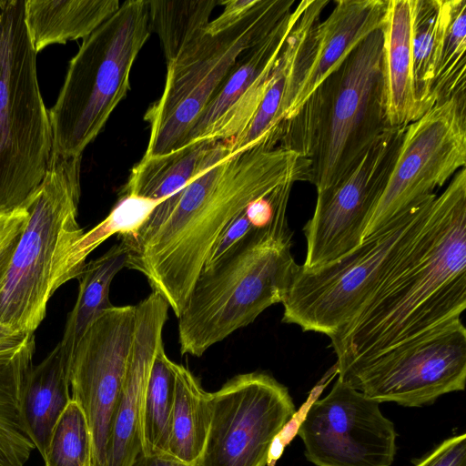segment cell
Returning <instances> with one entry per match:
<instances>
[{
  "mask_svg": "<svg viewBox=\"0 0 466 466\" xmlns=\"http://www.w3.org/2000/svg\"><path fill=\"white\" fill-rule=\"evenodd\" d=\"M287 214L250 232L198 277L177 317L182 355L211 346L281 303L299 266L291 254Z\"/></svg>",
  "mask_w": 466,
  "mask_h": 466,
  "instance_id": "obj_4",
  "label": "cell"
},
{
  "mask_svg": "<svg viewBox=\"0 0 466 466\" xmlns=\"http://www.w3.org/2000/svg\"><path fill=\"white\" fill-rule=\"evenodd\" d=\"M24 5L25 0H0V213L24 206L52 157L50 118Z\"/></svg>",
  "mask_w": 466,
  "mask_h": 466,
  "instance_id": "obj_7",
  "label": "cell"
},
{
  "mask_svg": "<svg viewBox=\"0 0 466 466\" xmlns=\"http://www.w3.org/2000/svg\"><path fill=\"white\" fill-rule=\"evenodd\" d=\"M81 157L51 158L24 206L27 219L0 259V323L34 334L53 296L56 267L84 233L77 222Z\"/></svg>",
  "mask_w": 466,
  "mask_h": 466,
  "instance_id": "obj_5",
  "label": "cell"
},
{
  "mask_svg": "<svg viewBox=\"0 0 466 466\" xmlns=\"http://www.w3.org/2000/svg\"><path fill=\"white\" fill-rule=\"evenodd\" d=\"M23 227L0 241V259L12 248Z\"/></svg>",
  "mask_w": 466,
  "mask_h": 466,
  "instance_id": "obj_38",
  "label": "cell"
},
{
  "mask_svg": "<svg viewBox=\"0 0 466 466\" xmlns=\"http://www.w3.org/2000/svg\"><path fill=\"white\" fill-rule=\"evenodd\" d=\"M175 397L168 455L198 465L212 420V392L185 366L174 362Z\"/></svg>",
  "mask_w": 466,
  "mask_h": 466,
  "instance_id": "obj_24",
  "label": "cell"
},
{
  "mask_svg": "<svg viewBox=\"0 0 466 466\" xmlns=\"http://www.w3.org/2000/svg\"><path fill=\"white\" fill-rule=\"evenodd\" d=\"M413 9L414 0H388L381 26V70L390 127H404L422 116L413 76Z\"/></svg>",
  "mask_w": 466,
  "mask_h": 466,
  "instance_id": "obj_18",
  "label": "cell"
},
{
  "mask_svg": "<svg viewBox=\"0 0 466 466\" xmlns=\"http://www.w3.org/2000/svg\"><path fill=\"white\" fill-rule=\"evenodd\" d=\"M136 314V305L105 310L84 333L71 357V400L81 407L87 421L90 466H106L112 418L134 340Z\"/></svg>",
  "mask_w": 466,
  "mask_h": 466,
  "instance_id": "obj_15",
  "label": "cell"
},
{
  "mask_svg": "<svg viewBox=\"0 0 466 466\" xmlns=\"http://www.w3.org/2000/svg\"><path fill=\"white\" fill-rule=\"evenodd\" d=\"M462 466H466V464H465V465H462Z\"/></svg>",
  "mask_w": 466,
  "mask_h": 466,
  "instance_id": "obj_39",
  "label": "cell"
},
{
  "mask_svg": "<svg viewBox=\"0 0 466 466\" xmlns=\"http://www.w3.org/2000/svg\"><path fill=\"white\" fill-rule=\"evenodd\" d=\"M136 329L122 389L113 414L106 466H131L142 452L141 419L145 390L163 342L169 306L151 292L136 305Z\"/></svg>",
  "mask_w": 466,
  "mask_h": 466,
  "instance_id": "obj_16",
  "label": "cell"
},
{
  "mask_svg": "<svg viewBox=\"0 0 466 466\" xmlns=\"http://www.w3.org/2000/svg\"><path fill=\"white\" fill-rule=\"evenodd\" d=\"M151 32L147 0H128L83 40L48 111L51 158L82 157L127 96L133 64Z\"/></svg>",
  "mask_w": 466,
  "mask_h": 466,
  "instance_id": "obj_6",
  "label": "cell"
},
{
  "mask_svg": "<svg viewBox=\"0 0 466 466\" xmlns=\"http://www.w3.org/2000/svg\"><path fill=\"white\" fill-rule=\"evenodd\" d=\"M466 464V434L452 436L419 460L415 466H462Z\"/></svg>",
  "mask_w": 466,
  "mask_h": 466,
  "instance_id": "obj_33",
  "label": "cell"
},
{
  "mask_svg": "<svg viewBox=\"0 0 466 466\" xmlns=\"http://www.w3.org/2000/svg\"><path fill=\"white\" fill-rule=\"evenodd\" d=\"M380 404L338 379L299 428L306 459L315 466H390L397 432Z\"/></svg>",
  "mask_w": 466,
  "mask_h": 466,
  "instance_id": "obj_14",
  "label": "cell"
},
{
  "mask_svg": "<svg viewBox=\"0 0 466 466\" xmlns=\"http://www.w3.org/2000/svg\"><path fill=\"white\" fill-rule=\"evenodd\" d=\"M70 361L58 344L28 371L21 393L25 430L44 458L58 419L71 400Z\"/></svg>",
  "mask_w": 466,
  "mask_h": 466,
  "instance_id": "obj_21",
  "label": "cell"
},
{
  "mask_svg": "<svg viewBox=\"0 0 466 466\" xmlns=\"http://www.w3.org/2000/svg\"><path fill=\"white\" fill-rule=\"evenodd\" d=\"M342 381L379 403L431 404L465 389L466 329L457 319L385 350Z\"/></svg>",
  "mask_w": 466,
  "mask_h": 466,
  "instance_id": "obj_11",
  "label": "cell"
},
{
  "mask_svg": "<svg viewBox=\"0 0 466 466\" xmlns=\"http://www.w3.org/2000/svg\"><path fill=\"white\" fill-rule=\"evenodd\" d=\"M295 182L289 180L279 186L267 195L251 202L236 216L215 243L203 268L213 265L250 232L265 228L279 217L286 215L289 195Z\"/></svg>",
  "mask_w": 466,
  "mask_h": 466,
  "instance_id": "obj_31",
  "label": "cell"
},
{
  "mask_svg": "<svg viewBox=\"0 0 466 466\" xmlns=\"http://www.w3.org/2000/svg\"><path fill=\"white\" fill-rule=\"evenodd\" d=\"M466 309V168L432 202L416 238L358 314L330 337L343 380L385 350Z\"/></svg>",
  "mask_w": 466,
  "mask_h": 466,
  "instance_id": "obj_2",
  "label": "cell"
},
{
  "mask_svg": "<svg viewBox=\"0 0 466 466\" xmlns=\"http://www.w3.org/2000/svg\"><path fill=\"white\" fill-rule=\"evenodd\" d=\"M27 216L25 207L10 212L0 213V241L21 228L25 223Z\"/></svg>",
  "mask_w": 466,
  "mask_h": 466,
  "instance_id": "obj_35",
  "label": "cell"
},
{
  "mask_svg": "<svg viewBox=\"0 0 466 466\" xmlns=\"http://www.w3.org/2000/svg\"><path fill=\"white\" fill-rule=\"evenodd\" d=\"M465 165L466 93L434 105L406 127L363 239L437 195Z\"/></svg>",
  "mask_w": 466,
  "mask_h": 466,
  "instance_id": "obj_10",
  "label": "cell"
},
{
  "mask_svg": "<svg viewBox=\"0 0 466 466\" xmlns=\"http://www.w3.org/2000/svg\"><path fill=\"white\" fill-rule=\"evenodd\" d=\"M230 154L226 141L201 140L167 154L143 157L132 167L122 193L163 201Z\"/></svg>",
  "mask_w": 466,
  "mask_h": 466,
  "instance_id": "obj_20",
  "label": "cell"
},
{
  "mask_svg": "<svg viewBox=\"0 0 466 466\" xmlns=\"http://www.w3.org/2000/svg\"><path fill=\"white\" fill-rule=\"evenodd\" d=\"M175 397L174 361L158 348L147 379L141 419L143 454H168Z\"/></svg>",
  "mask_w": 466,
  "mask_h": 466,
  "instance_id": "obj_29",
  "label": "cell"
},
{
  "mask_svg": "<svg viewBox=\"0 0 466 466\" xmlns=\"http://www.w3.org/2000/svg\"><path fill=\"white\" fill-rule=\"evenodd\" d=\"M382 43L381 28L370 34L278 130V147L309 162L317 193L345 179L390 127Z\"/></svg>",
  "mask_w": 466,
  "mask_h": 466,
  "instance_id": "obj_3",
  "label": "cell"
},
{
  "mask_svg": "<svg viewBox=\"0 0 466 466\" xmlns=\"http://www.w3.org/2000/svg\"><path fill=\"white\" fill-rule=\"evenodd\" d=\"M35 335L0 350V466H24L35 449L21 418V393L33 366Z\"/></svg>",
  "mask_w": 466,
  "mask_h": 466,
  "instance_id": "obj_23",
  "label": "cell"
},
{
  "mask_svg": "<svg viewBox=\"0 0 466 466\" xmlns=\"http://www.w3.org/2000/svg\"><path fill=\"white\" fill-rule=\"evenodd\" d=\"M273 140L265 137L209 167L155 208L146 222L156 230L149 238L127 246V268L142 273L177 318L229 222L279 186L307 181L309 162Z\"/></svg>",
  "mask_w": 466,
  "mask_h": 466,
  "instance_id": "obj_1",
  "label": "cell"
},
{
  "mask_svg": "<svg viewBox=\"0 0 466 466\" xmlns=\"http://www.w3.org/2000/svg\"><path fill=\"white\" fill-rule=\"evenodd\" d=\"M219 0L147 1L151 31L157 34L167 65L205 35Z\"/></svg>",
  "mask_w": 466,
  "mask_h": 466,
  "instance_id": "obj_28",
  "label": "cell"
},
{
  "mask_svg": "<svg viewBox=\"0 0 466 466\" xmlns=\"http://www.w3.org/2000/svg\"><path fill=\"white\" fill-rule=\"evenodd\" d=\"M294 0H257L236 25L204 35L167 64L164 91L144 115L150 135L144 157L183 147L207 104L238 58L260 42L293 9Z\"/></svg>",
  "mask_w": 466,
  "mask_h": 466,
  "instance_id": "obj_9",
  "label": "cell"
},
{
  "mask_svg": "<svg viewBox=\"0 0 466 466\" xmlns=\"http://www.w3.org/2000/svg\"><path fill=\"white\" fill-rule=\"evenodd\" d=\"M388 0H339L329 15L316 25L305 72L285 119L291 117L310 95L370 34L381 28Z\"/></svg>",
  "mask_w": 466,
  "mask_h": 466,
  "instance_id": "obj_17",
  "label": "cell"
},
{
  "mask_svg": "<svg viewBox=\"0 0 466 466\" xmlns=\"http://www.w3.org/2000/svg\"><path fill=\"white\" fill-rule=\"evenodd\" d=\"M128 249L120 241L96 259L86 263L79 279L78 294L69 312L62 339L64 355L71 361L73 351L91 324L101 313L114 307L109 299L111 282L127 268Z\"/></svg>",
  "mask_w": 466,
  "mask_h": 466,
  "instance_id": "obj_25",
  "label": "cell"
},
{
  "mask_svg": "<svg viewBox=\"0 0 466 466\" xmlns=\"http://www.w3.org/2000/svg\"><path fill=\"white\" fill-rule=\"evenodd\" d=\"M160 202L122 193L106 218L84 232L60 258L53 277L54 292L70 279L78 278L88 255L108 238L115 234L134 237Z\"/></svg>",
  "mask_w": 466,
  "mask_h": 466,
  "instance_id": "obj_26",
  "label": "cell"
},
{
  "mask_svg": "<svg viewBox=\"0 0 466 466\" xmlns=\"http://www.w3.org/2000/svg\"><path fill=\"white\" fill-rule=\"evenodd\" d=\"M256 2L257 0L219 1V5H224V10L216 19L208 23L205 34L216 35L236 25L247 15Z\"/></svg>",
  "mask_w": 466,
  "mask_h": 466,
  "instance_id": "obj_34",
  "label": "cell"
},
{
  "mask_svg": "<svg viewBox=\"0 0 466 466\" xmlns=\"http://www.w3.org/2000/svg\"><path fill=\"white\" fill-rule=\"evenodd\" d=\"M295 410L288 388L271 375L232 377L212 392V420L198 466H266L273 439Z\"/></svg>",
  "mask_w": 466,
  "mask_h": 466,
  "instance_id": "obj_12",
  "label": "cell"
},
{
  "mask_svg": "<svg viewBox=\"0 0 466 466\" xmlns=\"http://www.w3.org/2000/svg\"><path fill=\"white\" fill-rule=\"evenodd\" d=\"M131 466H198L183 462L168 454L140 453Z\"/></svg>",
  "mask_w": 466,
  "mask_h": 466,
  "instance_id": "obj_36",
  "label": "cell"
},
{
  "mask_svg": "<svg viewBox=\"0 0 466 466\" xmlns=\"http://www.w3.org/2000/svg\"><path fill=\"white\" fill-rule=\"evenodd\" d=\"M449 11V0H414L412 63L416 98L423 116L434 103L431 97Z\"/></svg>",
  "mask_w": 466,
  "mask_h": 466,
  "instance_id": "obj_27",
  "label": "cell"
},
{
  "mask_svg": "<svg viewBox=\"0 0 466 466\" xmlns=\"http://www.w3.org/2000/svg\"><path fill=\"white\" fill-rule=\"evenodd\" d=\"M466 1L449 0L448 18L434 73V105L466 89Z\"/></svg>",
  "mask_w": 466,
  "mask_h": 466,
  "instance_id": "obj_30",
  "label": "cell"
},
{
  "mask_svg": "<svg viewBox=\"0 0 466 466\" xmlns=\"http://www.w3.org/2000/svg\"><path fill=\"white\" fill-rule=\"evenodd\" d=\"M437 195L411 208L343 257L299 266L282 300V321L329 338L362 309L410 247Z\"/></svg>",
  "mask_w": 466,
  "mask_h": 466,
  "instance_id": "obj_8",
  "label": "cell"
},
{
  "mask_svg": "<svg viewBox=\"0 0 466 466\" xmlns=\"http://www.w3.org/2000/svg\"><path fill=\"white\" fill-rule=\"evenodd\" d=\"M306 4L307 0L300 1L268 35L238 58L195 122L183 147L208 140L225 116L274 64Z\"/></svg>",
  "mask_w": 466,
  "mask_h": 466,
  "instance_id": "obj_19",
  "label": "cell"
},
{
  "mask_svg": "<svg viewBox=\"0 0 466 466\" xmlns=\"http://www.w3.org/2000/svg\"><path fill=\"white\" fill-rule=\"evenodd\" d=\"M405 128L389 127L345 179L317 193L314 213L303 228L307 252L302 268L329 264L362 243Z\"/></svg>",
  "mask_w": 466,
  "mask_h": 466,
  "instance_id": "obj_13",
  "label": "cell"
},
{
  "mask_svg": "<svg viewBox=\"0 0 466 466\" xmlns=\"http://www.w3.org/2000/svg\"><path fill=\"white\" fill-rule=\"evenodd\" d=\"M29 335L14 327L0 323V350L11 348L23 342Z\"/></svg>",
  "mask_w": 466,
  "mask_h": 466,
  "instance_id": "obj_37",
  "label": "cell"
},
{
  "mask_svg": "<svg viewBox=\"0 0 466 466\" xmlns=\"http://www.w3.org/2000/svg\"><path fill=\"white\" fill-rule=\"evenodd\" d=\"M118 0H25L24 19L36 53L85 39L120 7Z\"/></svg>",
  "mask_w": 466,
  "mask_h": 466,
  "instance_id": "obj_22",
  "label": "cell"
},
{
  "mask_svg": "<svg viewBox=\"0 0 466 466\" xmlns=\"http://www.w3.org/2000/svg\"><path fill=\"white\" fill-rule=\"evenodd\" d=\"M91 435L81 407L73 400L54 427L45 466H90Z\"/></svg>",
  "mask_w": 466,
  "mask_h": 466,
  "instance_id": "obj_32",
  "label": "cell"
}]
</instances>
